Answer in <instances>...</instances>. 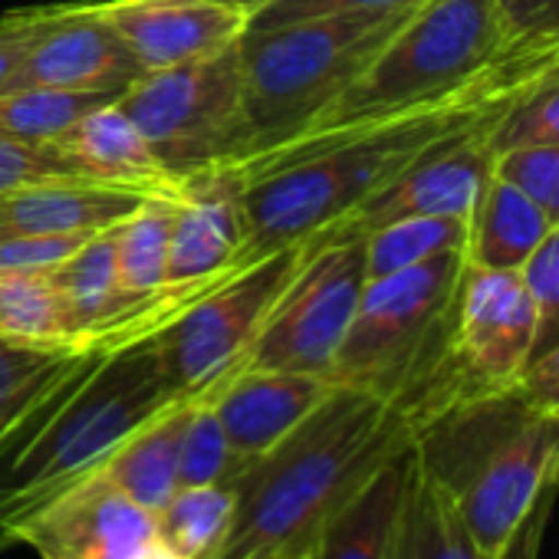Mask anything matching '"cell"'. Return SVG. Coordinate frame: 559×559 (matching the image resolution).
Here are the masks:
<instances>
[{
  "instance_id": "obj_1",
  "label": "cell",
  "mask_w": 559,
  "mask_h": 559,
  "mask_svg": "<svg viewBox=\"0 0 559 559\" xmlns=\"http://www.w3.org/2000/svg\"><path fill=\"white\" fill-rule=\"evenodd\" d=\"M559 70V31L513 37L454 90L392 116L304 132L217 175L247 214L243 263L294 247L356 211L441 142L500 122Z\"/></svg>"
},
{
  "instance_id": "obj_2",
  "label": "cell",
  "mask_w": 559,
  "mask_h": 559,
  "mask_svg": "<svg viewBox=\"0 0 559 559\" xmlns=\"http://www.w3.org/2000/svg\"><path fill=\"white\" fill-rule=\"evenodd\" d=\"M155 333L90 340L0 438V533L8 539L90 480L148 418L181 402L165 379Z\"/></svg>"
},
{
  "instance_id": "obj_3",
  "label": "cell",
  "mask_w": 559,
  "mask_h": 559,
  "mask_svg": "<svg viewBox=\"0 0 559 559\" xmlns=\"http://www.w3.org/2000/svg\"><path fill=\"white\" fill-rule=\"evenodd\" d=\"M412 441L405 415L353 385L333 392L234 480V520L211 559L313 546L320 530Z\"/></svg>"
},
{
  "instance_id": "obj_4",
  "label": "cell",
  "mask_w": 559,
  "mask_h": 559,
  "mask_svg": "<svg viewBox=\"0 0 559 559\" xmlns=\"http://www.w3.org/2000/svg\"><path fill=\"white\" fill-rule=\"evenodd\" d=\"M412 444L480 559H493L536 497L559 484V415L516 389L444 408L412 431Z\"/></svg>"
},
{
  "instance_id": "obj_5",
  "label": "cell",
  "mask_w": 559,
  "mask_h": 559,
  "mask_svg": "<svg viewBox=\"0 0 559 559\" xmlns=\"http://www.w3.org/2000/svg\"><path fill=\"white\" fill-rule=\"evenodd\" d=\"M464 266L467 257L457 247L369 280L330 379L392 402L412 431L431 418L451 359Z\"/></svg>"
},
{
  "instance_id": "obj_6",
  "label": "cell",
  "mask_w": 559,
  "mask_h": 559,
  "mask_svg": "<svg viewBox=\"0 0 559 559\" xmlns=\"http://www.w3.org/2000/svg\"><path fill=\"white\" fill-rule=\"evenodd\" d=\"M418 4L389 14H340L266 31L243 27L240 73L250 155L307 132Z\"/></svg>"
},
{
  "instance_id": "obj_7",
  "label": "cell",
  "mask_w": 559,
  "mask_h": 559,
  "mask_svg": "<svg viewBox=\"0 0 559 559\" xmlns=\"http://www.w3.org/2000/svg\"><path fill=\"white\" fill-rule=\"evenodd\" d=\"M510 40L497 0H421L307 132L372 122L441 96L490 63Z\"/></svg>"
},
{
  "instance_id": "obj_8",
  "label": "cell",
  "mask_w": 559,
  "mask_h": 559,
  "mask_svg": "<svg viewBox=\"0 0 559 559\" xmlns=\"http://www.w3.org/2000/svg\"><path fill=\"white\" fill-rule=\"evenodd\" d=\"M119 109L145 135L175 181L230 168L250 155L240 37L201 60L145 73L119 96Z\"/></svg>"
},
{
  "instance_id": "obj_9",
  "label": "cell",
  "mask_w": 559,
  "mask_h": 559,
  "mask_svg": "<svg viewBox=\"0 0 559 559\" xmlns=\"http://www.w3.org/2000/svg\"><path fill=\"white\" fill-rule=\"evenodd\" d=\"M304 243L280 247L221 284L194 294L158 333V359L178 399H207L230 379L257 340L270 307L300 263Z\"/></svg>"
},
{
  "instance_id": "obj_10",
  "label": "cell",
  "mask_w": 559,
  "mask_h": 559,
  "mask_svg": "<svg viewBox=\"0 0 559 559\" xmlns=\"http://www.w3.org/2000/svg\"><path fill=\"white\" fill-rule=\"evenodd\" d=\"M366 284V237L304 240L300 263L270 307L240 369H284L330 379Z\"/></svg>"
},
{
  "instance_id": "obj_11",
  "label": "cell",
  "mask_w": 559,
  "mask_h": 559,
  "mask_svg": "<svg viewBox=\"0 0 559 559\" xmlns=\"http://www.w3.org/2000/svg\"><path fill=\"white\" fill-rule=\"evenodd\" d=\"M533 343L536 304L520 270H484L467 263L454 310L444 392L435 415L451 405L513 389L533 356Z\"/></svg>"
},
{
  "instance_id": "obj_12",
  "label": "cell",
  "mask_w": 559,
  "mask_h": 559,
  "mask_svg": "<svg viewBox=\"0 0 559 559\" xmlns=\"http://www.w3.org/2000/svg\"><path fill=\"white\" fill-rule=\"evenodd\" d=\"M497 122L480 126L467 135L435 145L418 162H412L402 175H395L385 188H379L369 201H362L346 217L333 221L313 237L323 240H353L369 237L372 230L405 221V217H464L471 214L480 188L493 171V145L490 132Z\"/></svg>"
},
{
  "instance_id": "obj_13",
  "label": "cell",
  "mask_w": 559,
  "mask_h": 559,
  "mask_svg": "<svg viewBox=\"0 0 559 559\" xmlns=\"http://www.w3.org/2000/svg\"><path fill=\"white\" fill-rule=\"evenodd\" d=\"M11 539L40 559H175L155 533V513L96 474L34 513Z\"/></svg>"
},
{
  "instance_id": "obj_14",
  "label": "cell",
  "mask_w": 559,
  "mask_h": 559,
  "mask_svg": "<svg viewBox=\"0 0 559 559\" xmlns=\"http://www.w3.org/2000/svg\"><path fill=\"white\" fill-rule=\"evenodd\" d=\"M145 70L109 27L99 4L44 8L40 31L24 60L21 86L126 93Z\"/></svg>"
},
{
  "instance_id": "obj_15",
  "label": "cell",
  "mask_w": 559,
  "mask_h": 559,
  "mask_svg": "<svg viewBox=\"0 0 559 559\" xmlns=\"http://www.w3.org/2000/svg\"><path fill=\"white\" fill-rule=\"evenodd\" d=\"M99 11L145 73L217 53L247 27L234 0H109Z\"/></svg>"
},
{
  "instance_id": "obj_16",
  "label": "cell",
  "mask_w": 559,
  "mask_h": 559,
  "mask_svg": "<svg viewBox=\"0 0 559 559\" xmlns=\"http://www.w3.org/2000/svg\"><path fill=\"white\" fill-rule=\"evenodd\" d=\"M336 382L310 372L237 369L204 402L214 408L234 457L247 467L273 444L284 441Z\"/></svg>"
},
{
  "instance_id": "obj_17",
  "label": "cell",
  "mask_w": 559,
  "mask_h": 559,
  "mask_svg": "<svg viewBox=\"0 0 559 559\" xmlns=\"http://www.w3.org/2000/svg\"><path fill=\"white\" fill-rule=\"evenodd\" d=\"M247 247V214L237 191L204 171L181 185L171 221L168 287H204L240 273Z\"/></svg>"
},
{
  "instance_id": "obj_18",
  "label": "cell",
  "mask_w": 559,
  "mask_h": 559,
  "mask_svg": "<svg viewBox=\"0 0 559 559\" xmlns=\"http://www.w3.org/2000/svg\"><path fill=\"white\" fill-rule=\"evenodd\" d=\"M145 191L112 181H57L0 194V234H103L132 217Z\"/></svg>"
},
{
  "instance_id": "obj_19",
  "label": "cell",
  "mask_w": 559,
  "mask_h": 559,
  "mask_svg": "<svg viewBox=\"0 0 559 559\" xmlns=\"http://www.w3.org/2000/svg\"><path fill=\"white\" fill-rule=\"evenodd\" d=\"M53 142L103 181L126 185V188H135L145 194L181 198V181H175L162 168V162L148 148L145 135L119 109V99L83 116L76 126H70Z\"/></svg>"
},
{
  "instance_id": "obj_20",
  "label": "cell",
  "mask_w": 559,
  "mask_h": 559,
  "mask_svg": "<svg viewBox=\"0 0 559 559\" xmlns=\"http://www.w3.org/2000/svg\"><path fill=\"white\" fill-rule=\"evenodd\" d=\"M412 467H415V444L408 441L320 530L307 559H385L402 503H405Z\"/></svg>"
},
{
  "instance_id": "obj_21",
  "label": "cell",
  "mask_w": 559,
  "mask_h": 559,
  "mask_svg": "<svg viewBox=\"0 0 559 559\" xmlns=\"http://www.w3.org/2000/svg\"><path fill=\"white\" fill-rule=\"evenodd\" d=\"M552 224L556 221L533 198L490 171L467 214L464 257L471 266L484 270H523Z\"/></svg>"
},
{
  "instance_id": "obj_22",
  "label": "cell",
  "mask_w": 559,
  "mask_h": 559,
  "mask_svg": "<svg viewBox=\"0 0 559 559\" xmlns=\"http://www.w3.org/2000/svg\"><path fill=\"white\" fill-rule=\"evenodd\" d=\"M194 402L198 399H181L165 412H158L155 418H148L109 454V461L96 471V477L112 484L139 507L152 513L162 510L178 490V448Z\"/></svg>"
},
{
  "instance_id": "obj_23",
  "label": "cell",
  "mask_w": 559,
  "mask_h": 559,
  "mask_svg": "<svg viewBox=\"0 0 559 559\" xmlns=\"http://www.w3.org/2000/svg\"><path fill=\"white\" fill-rule=\"evenodd\" d=\"M385 559H480L454 503L418 454Z\"/></svg>"
},
{
  "instance_id": "obj_24",
  "label": "cell",
  "mask_w": 559,
  "mask_h": 559,
  "mask_svg": "<svg viewBox=\"0 0 559 559\" xmlns=\"http://www.w3.org/2000/svg\"><path fill=\"white\" fill-rule=\"evenodd\" d=\"M0 340L37 346L86 343L50 273H0Z\"/></svg>"
},
{
  "instance_id": "obj_25",
  "label": "cell",
  "mask_w": 559,
  "mask_h": 559,
  "mask_svg": "<svg viewBox=\"0 0 559 559\" xmlns=\"http://www.w3.org/2000/svg\"><path fill=\"white\" fill-rule=\"evenodd\" d=\"M178 198L152 194L116 227L119 284L132 300H148L168 290V247Z\"/></svg>"
},
{
  "instance_id": "obj_26",
  "label": "cell",
  "mask_w": 559,
  "mask_h": 559,
  "mask_svg": "<svg viewBox=\"0 0 559 559\" xmlns=\"http://www.w3.org/2000/svg\"><path fill=\"white\" fill-rule=\"evenodd\" d=\"M234 520V487L204 484L178 487L171 500L155 510V533L175 559H211Z\"/></svg>"
},
{
  "instance_id": "obj_27",
  "label": "cell",
  "mask_w": 559,
  "mask_h": 559,
  "mask_svg": "<svg viewBox=\"0 0 559 559\" xmlns=\"http://www.w3.org/2000/svg\"><path fill=\"white\" fill-rule=\"evenodd\" d=\"M122 93H80L50 86H21L0 96V135L21 142H53L83 116L116 103Z\"/></svg>"
},
{
  "instance_id": "obj_28",
  "label": "cell",
  "mask_w": 559,
  "mask_h": 559,
  "mask_svg": "<svg viewBox=\"0 0 559 559\" xmlns=\"http://www.w3.org/2000/svg\"><path fill=\"white\" fill-rule=\"evenodd\" d=\"M464 217H405L392 221L366 237V273L369 280L408 270L444 250L464 247Z\"/></svg>"
},
{
  "instance_id": "obj_29",
  "label": "cell",
  "mask_w": 559,
  "mask_h": 559,
  "mask_svg": "<svg viewBox=\"0 0 559 559\" xmlns=\"http://www.w3.org/2000/svg\"><path fill=\"white\" fill-rule=\"evenodd\" d=\"M80 346H37L0 340V438L24 415V408L70 366Z\"/></svg>"
},
{
  "instance_id": "obj_30",
  "label": "cell",
  "mask_w": 559,
  "mask_h": 559,
  "mask_svg": "<svg viewBox=\"0 0 559 559\" xmlns=\"http://www.w3.org/2000/svg\"><path fill=\"white\" fill-rule=\"evenodd\" d=\"M243 464L234 457L227 435L214 415V408L198 399L188 412L181 448H178V487H204V484H230Z\"/></svg>"
},
{
  "instance_id": "obj_31",
  "label": "cell",
  "mask_w": 559,
  "mask_h": 559,
  "mask_svg": "<svg viewBox=\"0 0 559 559\" xmlns=\"http://www.w3.org/2000/svg\"><path fill=\"white\" fill-rule=\"evenodd\" d=\"M57 181H103L57 142H21L0 135V194Z\"/></svg>"
},
{
  "instance_id": "obj_32",
  "label": "cell",
  "mask_w": 559,
  "mask_h": 559,
  "mask_svg": "<svg viewBox=\"0 0 559 559\" xmlns=\"http://www.w3.org/2000/svg\"><path fill=\"white\" fill-rule=\"evenodd\" d=\"M490 145L497 155L523 145H559V70L497 122Z\"/></svg>"
},
{
  "instance_id": "obj_33",
  "label": "cell",
  "mask_w": 559,
  "mask_h": 559,
  "mask_svg": "<svg viewBox=\"0 0 559 559\" xmlns=\"http://www.w3.org/2000/svg\"><path fill=\"white\" fill-rule=\"evenodd\" d=\"M523 284L536 304V343L533 356L559 343V221L520 270ZM530 356V359H533Z\"/></svg>"
},
{
  "instance_id": "obj_34",
  "label": "cell",
  "mask_w": 559,
  "mask_h": 559,
  "mask_svg": "<svg viewBox=\"0 0 559 559\" xmlns=\"http://www.w3.org/2000/svg\"><path fill=\"white\" fill-rule=\"evenodd\" d=\"M493 171L559 221V145H523L500 152L493 158Z\"/></svg>"
},
{
  "instance_id": "obj_35",
  "label": "cell",
  "mask_w": 559,
  "mask_h": 559,
  "mask_svg": "<svg viewBox=\"0 0 559 559\" xmlns=\"http://www.w3.org/2000/svg\"><path fill=\"white\" fill-rule=\"evenodd\" d=\"M408 4H418V0H266L260 11L247 17V31H266L340 14H389Z\"/></svg>"
},
{
  "instance_id": "obj_36",
  "label": "cell",
  "mask_w": 559,
  "mask_h": 559,
  "mask_svg": "<svg viewBox=\"0 0 559 559\" xmlns=\"http://www.w3.org/2000/svg\"><path fill=\"white\" fill-rule=\"evenodd\" d=\"M93 234H0V273H53Z\"/></svg>"
},
{
  "instance_id": "obj_37",
  "label": "cell",
  "mask_w": 559,
  "mask_h": 559,
  "mask_svg": "<svg viewBox=\"0 0 559 559\" xmlns=\"http://www.w3.org/2000/svg\"><path fill=\"white\" fill-rule=\"evenodd\" d=\"M40 21H44V8L14 11L0 21V96L11 90H21L24 60L40 31Z\"/></svg>"
},
{
  "instance_id": "obj_38",
  "label": "cell",
  "mask_w": 559,
  "mask_h": 559,
  "mask_svg": "<svg viewBox=\"0 0 559 559\" xmlns=\"http://www.w3.org/2000/svg\"><path fill=\"white\" fill-rule=\"evenodd\" d=\"M533 408L539 412H549V415H559V343L543 349L539 356H533L516 385H513Z\"/></svg>"
},
{
  "instance_id": "obj_39",
  "label": "cell",
  "mask_w": 559,
  "mask_h": 559,
  "mask_svg": "<svg viewBox=\"0 0 559 559\" xmlns=\"http://www.w3.org/2000/svg\"><path fill=\"white\" fill-rule=\"evenodd\" d=\"M556 493H559V484L546 487L536 497V503L526 510V516L520 520V526L510 533V539L503 543V549L493 559H539L543 536H546V526H549V513H552Z\"/></svg>"
},
{
  "instance_id": "obj_40",
  "label": "cell",
  "mask_w": 559,
  "mask_h": 559,
  "mask_svg": "<svg viewBox=\"0 0 559 559\" xmlns=\"http://www.w3.org/2000/svg\"><path fill=\"white\" fill-rule=\"evenodd\" d=\"M497 11L510 37L559 31V0H497Z\"/></svg>"
},
{
  "instance_id": "obj_41",
  "label": "cell",
  "mask_w": 559,
  "mask_h": 559,
  "mask_svg": "<svg viewBox=\"0 0 559 559\" xmlns=\"http://www.w3.org/2000/svg\"><path fill=\"white\" fill-rule=\"evenodd\" d=\"M310 556V546H287V549H273V552H263L257 559H307Z\"/></svg>"
},
{
  "instance_id": "obj_42",
  "label": "cell",
  "mask_w": 559,
  "mask_h": 559,
  "mask_svg": "<svg viewBox=\"0 0 559 559\" xmlns=\"http://www.w3.org/2000/svg\"><path fill=\"white\" fill-rule=\"evenodd\" d=\"M234 4H237V8H240V11H243L247 17H250L253 11H260V8L266 4V0H234Z\"/></svg>"
}]
</instances>
